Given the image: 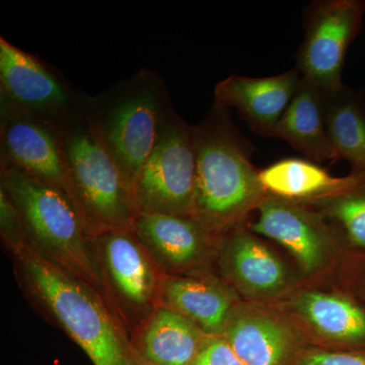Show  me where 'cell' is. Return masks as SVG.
Returning a JSON list of instances; mask_svg holds the SVG:
<instances>
[{
	"label": "cell",
	"instance_id": "obj_19",
	"mask_svg": "<svg viewBox=\"0 0 365 365\" xmlns=\"http://www.w3.org/2000/svg\"><path fill=\"white\" fill-rule=\"evenodd\" d=\"M259 180L265 192L292 201L325 195L341 186L345 178L331 176L307 158H287L259 170Z\"/></svg>",
	"mask_w": 365,
	"mask_h": 365
},
{
	"label": "cell",
	"instance_id": "obj_24",
	"mask_svg": "<svg viewBox=\"0 0 365 365\" xmlns=\"http://www.w3.org/2000/svg\"><path fill=\"white\" fill-rule=\"evenodd\" d=\"M299 365H365V356L350 353L313 352L300 360Z\"/></svg>",
	"mask_w": 365,
	"mask_h": 365
},
{
	"label": "cell",
	"instance_id": "obj_1",
	"mask_svg": "<svg viewBox=\"0 0 365 365\" xmlns=\"http://www.w3.org/2000/svg\"><path fill=\"white\" fill-rule=\"evenodd\" d=\"M6 248L28 297L93 365H141L128 327L97 290L48 261L30 240Z\"/></svg>",
	"mask_w": 365,
	"mask_h": 365
},
{
	"label": "cell",
	"instance_id": "obj_4",
	"mask_svg": "<svg viewBox=\"0 0 365 365\" xmlns=\"http://www.w3.org/2000/svg\"><path fill=\"white\" fill-rule=\"evenodd\" d=\"M101 135L133 191L134 182L158 145L174 111L160 74L141 68L91 98Z\"/></svg>",
	"mask_w": 365,
	"mask_h": 365
},
{
	"label": "cell",
	"instance_id": "obj_14",
	"mask_svg": "<svg viewBox=\"0 0 365 365\" xmlns=\"http://www.w3.org/2000/svg\"><path fill=\"white\" fill-rule=\"evenodd\" d=\"M204 334L186 317L158 306L131 336L141 365H193L205 342Z\"/></svg>",
	"mask_w": 365,
	"mask_h": 365
},
{
	"label": "cell",
	"instance_id": "obj_18",
	"mask_svg": "<svg viewBox=\"0 0 365 365\" xmlns=\"http://www.w3.org/2000/svg\"><path fill=\"white\" fill-rule=\"evenodd\" d=\"M222 333V339L246 365H281L289 351L287 329L264 317L228 318Z\"/></svg>",
	"mask_w": 365,
	"mask_h": 365
},
{
	"label": "cell",
	"instance_id": "obj_17",
	"mask_svg": "<svg viewBox=\"0 0 365 365\" xmlns=\"http://www.w3.org/2000/svg\"><path fill=\"white\" fill-rule=\"evenodd\" d=\"M327 130L339 160H347L353 172L365 170V91L343 85L325 91Z\"/></svg>",
	"mask_w": 365,
	"mask_h": 365
},
{
	"label": "cell",
	"instance_id": "obj_7",
	"mask_svg": "<svg viewBox=\"0 0 365 365\" xmlns=\"http://www.w3.org/2000/svg\"><path fill=\"white\" fill-rule=\"evenodd\" d=\"M196 150L193 125L172 112L158 145L133 186L140 213L193 216Z\"/></svg>",
	"mask_w": 365,
	"mask_h": 365
},
{
	"label": "cell",
	"instance_id": "obj_2",
	"mask_svg": "<svg viewBox=\"0 0 365 365\" xmlns=\"http://www.w3.org/2000/svg\"><path fill=\"white\" fill-rule=\"evenodd\" d=\"M230 109L213 104L193 125L196 150L194 217L209 230L235 222L265 198L249 141L235 127Z\"/></svg>",
	"mask_w": 365,
	"mask_h": 365
},
{
	"label": "cell",
	"instance_id": "obj_15",
	"mask_svg": "<svg viewBox=\"0 0 365 365\" xmlns=\"http://www.w3.org/2000/svg\"><path fill=\"white\" fill-rule=\"evenodd\" d=\"M325 91L302 78L299 90L271 134L314 163L337 160L327 130Z\"/></svg>",
	"mask_w": 365,
	"mask_h": 365
},
{
	"label": "cell",
	"instance_id": "obj_5",
	"mask_svg": "<svg viewBox=\"0 0 365 365\" xmlns=\"http://www.w3.org/2000/svg\"><path fill=\"white\" fill-rule=\"evenodd\" d=\"M62 135L79 209L91 234L133 230L139 215L133 191L101 135L91 101L85 111L63 124Z\"/></svg>",
	"mask_w": 365,
	"mask_h": 365
},
{
	"label": "cell",
	"instance_id": "obj_10",
	"mask_svg": "<svg viewBox=\"0 0 365 365\" xmlns=\"http://www.w3.org/2000/svg\"><path fill=\"white\" fill-rule=\"evenodd\" d=\"M62 126L0 110V165H11L58 190L81 216L67 163Z\"/></svg>",
	"mask_w": 365,
	"mask_h": 365
},
{
	"label": "cell",
	"instance_id": "obj_11",
	"mask_svg": "<svg viewBox=\"0 0 365 365\" xmlns=\"http://www.w3.org/2000/svg\"><path fill=\"white\" fill-rule=\"evenodd\" d=\"M302 76L297 68L266 78L227 76L215 88V104L235 108L259 135L271 137L299 90Z\"/></svg>",
	"mask_w": 365,
	"mask_h": 365
},
{
	"label": "cell",
	"instance_id": "obj_3",
	"mask_svg": "<svg viewBox=\"0 0 365 365\" xmlns=\"http://www.w3.org/2000/svg\"><path fill=\"white\" fill-rule=\"evenodd\" d=\"M0 189L18 209L33 248L48 261L85 281L116 309L95 237L71 200L58 190L11 165H0Z\"/></svg>",
	"mask_w": 365,
	"mask_h": 365
},
{
	"label": "cell",
	"instance_id": "obj_16",
	"mask_svg": "<svg viewBox=\"0 0 365 365\" xmlns=\"http://www.w3.org/2000/svg\"><path fill=\"white\" fill-rule=\"evenodd\" d=\"M160 306L169 307L196 324L204 333L222 332L230 318L232 299L209 281L181 275H163Z\"/></svg>",
	"mask_w": 365,
	"mask_h": 365
},
{
	"label": "cell",
	"instance_id": "obj_6",
	"mask_svg": "<svg viewBox=\"0 0 365 365\" xmlns=\"http://www.w3.org/2000/svg\"><path fill=\"white\" fill-rule=\"evenodd\" d=\"M91 97L37 55L0 38V110L63 125L85 111Z\"/></svg>",
	"mask_w": 365,
	"mask_h": 365
},
{
	"label": "cell",
	"instance_id": "obj_20",
	"mask_svg": "<svg viewBox=\"0 0 365 365\" xmlns=\"http://www.w3.org/2000/svg\"><path fill=\"white\" fill-rule=\"evenodd\" d=\"M225 257L230 273L242 287L265 294L284 284L287 273L282 263L247 232L230 237Z\"/></svg>",
	"mask_w": 365,
	"mask_h": 365
},
{
	"label": "cell",
	"instance_id": "obj_22",
	"mask_svg": "<svg viewBox=\"0 0 365 365\" xmlns=\"http://www.w3.org/2000/svg\"><path fill=\"white\" fill-rule=\"evenodd\" d=\"M356 246L365 248V170L353 172L341 186L314 198Z\"/></svg>",
	"mask_w": 365,
	"mask_h": 365
},
{
	"label": "cell",
	"instance_id": "obj_13",
	"mask_svg": "<svg viewBox=\"0 0 365 365\" xmlns=\"http://www.w3.org/2000/svg\"><path fill=\"white\" fill-rule=\"evenodd\" d=\"M257 208L258 218L251 225L254 232L279 242L309 272L322 265L325 232L316 215L294 201L272 195L265 197Z\"/></svg>",
	"mask_w": 365,
	"mask_h": 365
},
{
	"label": "cell",
	"instance_id": "obj_21",
	"mask_svg": "<svg viewBox=\"0 0 365 365\" xmlns=\"http://www.w3.org/2000/svg\"><path fill=\"white\" fill-rule=\"evenodd\" d=\"M297 307L322 335L336 341L365 342V312L337 295L307 292Z\"/></svg>",
	"mask_w": 365,
	"mask_h": 365
},
{
	"label": "cell",
	"instance_id": "obj_8",
	"mask_svg": "<svg viewBox=\"0 0 365 365\" xmlns=\"http://www.w3.org/2000/svg\"><path fill=\"white\" fill-rule=\"evenodd\" d=\"M364 0H316L304 11V36L297 52L300 76L321 90H338L350 46L364 26Z\"/></svg>",
	"mask_w": 365,
	"mask_h": 365
},
{
	"label": "cell",
	"instance_id": "obj_12",
	"mask_svg": "<svg viewBox=\"0 0 365 365\" xmlns=\"http://www.w3.org/2000/svg\"><path fill=\"white\" fill-rule=\"evenodd\" d=\"M133 230L165 275H176L198 263L210 232L194 216L148 213L137 216Z\"/></svg>",
	"mask_w": 365,
	"mask_h": 365
},
{
	"label": "cell",
	"instance_id": "obj_23",
	"mask_svg": "<svg viewBox=\"0 0 365 365\" xmlns=\"http://www.w3.org/2000/svg\"><path fill=\"white\" fill-rule=\"evenodd\" d=\"M193 365H246L235 354L227 341L212 337L206 339Z\"/></svg>",
	"mask_w": 365,
	"mask_h": 365
},
{
	"label": "cell",
	"instance_id": "obj_9",
	"mask_svg": "<svg viewBox=\"0 0 365 365\" xmlns=\"http://www.w3.org/2000/svg\"><path fill=\"white\" fill-rule=\"evenodd\" d=\"M95 242L114 306L132 335L160 306L165 274L131 228L105 230L95 235Z\"/></svg>",
	"mask_w": 365,
	"mask_h": 365
}]
</instances>
